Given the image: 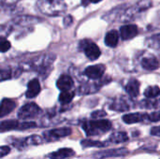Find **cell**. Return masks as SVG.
<instances>
[{"instance_id":"8","label":"cell","mask_w":160,"mask_h":159,"mask_svg":"<svg viewBox=\"0 0 160 159\" xmlns=\"http://www.w3.org/2000/svg\"><path fill=\"white\" fill-rule=\"evenodd\" d=\"M105 66L104 65H95V66H90L88 67L85 71H84V74L90 78V79H93V80H97V79H99L103 76L104 72H105Z\"/></svg>"},{"instance_id":"21","label":"cell","mask_w":160,"mask_h":159,"mask_svg":"<svg viewBox=\"0 0 160 159\" xmlns=\"http://www.w3.org/2000/svg\"><path fill=\"white\" fill-rule=\"evenodd\" d=\"M20 123L16 120H8L0 123V130L6 131V130H12V129H18Z\"/></svg>"},{"instance_id":"6","label":"cell","mask_w":160,"mask_h":159,"mask_svg":"<svg viewBox=\"0 0 160 159\" xmlns=\"http://www.w3.org/2000/svg\"><path fill=\"white\" fill-rule=\"evenodd\" d=\"M129 151L126 148H119V149H108L104 151H99L94 154V157L96 159L110 158V157H119L127 156Z\"/></svg>"},{"instance_id":"23","label":"cell","mask_w":160,"mask_h":159,"mask_svg":"<svg viewBox=\"0 0 160 159\" xmlns=\"http://www.w3.org/2000/svg\"><path fill=\"white\" fill-rule=\"evenodd\" d=\"M74 96H75V93L70 92L69 90L68 91H62V93L59 96V101L62 104H68V103L71 102Z\"/></svg>"},{"instance_id":"2","label":"cell","mask_w":160,"mask_h":159,"mask_svg":"<svg viewBox=\"0 0 160 159\" xmlns=\"http://www.w3.org/2000/svg\"><path fill=\"white\" fill-rule=\"evenodd\" d=\"M38 7L43 13L49 15L61 14L66 10V4L61 0H39Z\"/></svg>"},{"instance_id":"25","label":"cell","mask_w":160,"mask_h":159,"mask_svg":"<svg viewBox=\"0 0 160 159\" xmlns=\"http://www.w3.org/2000/svg\"><path fill=\"white\" fill-rule=\"evenodd\" d=\"M160 89L158 86H150L144 91V96L147 98H154L159 96Z\"/></svg>"},{"instance_id":"28","label":"cell","mask_w":160,"mask_h":159,"mask_svg":"<svg viewBox=\"0 0 160 159\" xmlns=\"http://www.w3.org/2000/svg\"><path fill=\"white\" fill-rule=\"evenodd\" d=\"M37 127V124L34 122H23V123H20L18 129L19 130H25V129H30V128H34Z\"/></svg>"},{"instance_id":"1","label":"cell","mask_w":160,"mask_h":159,"mask_svg":"<svg viewBox=\"0 0 160 159\" xmlns=\"http://www.w3.org/2000/svg\"><path fill=\"white\" fill-rule=\"evenodd\" d=\"M82 129L87 136H98L112 129V123L105 119H94L85 121L82 125Z\"/></svg>"},{"instance_id":"34","label":"cell","mask_w":160,"mask_h":159,"mask_svg":"<svg viewBox=\"0 0 160 159\" xmlns=\"http://www.w3.org/2000/svg\"><path fill=\"white\" fill-rule=\"evenodd\" d=\"M101 0H82V4L83 5V6H87V5H89L90 3H98V2H100Z\"/></svg>"},{"instance_id":"10","label":"cell","mask_w":160,"mask_h":159,"mask_svg":"<svg viewBox=\"0 0 160 159\" xmlns=\"http://www.w3.org/2000/svg\"><path fill=\"white\" fill-rule=\"evenodd\" d=\"M120 35L123 39H131L138 35V27L135 24H126L120 28Z\"/></svg>"},{"instance_id":"12","label":"cell","mask_w":160,"mask_h":159,"mask_svg":"<svg viewBox=\"0 0 160 159\" xmlns=\"http://www.w3.org/2000/svg\"><path fill=\"white\" fill-rule=\"evenodd\" d=\"M40 92V84L38 79H33L28 82L27 90L25 93V97L27 98H33L37 97Z\"/></svg>"},{"instance_id":"9","label":"cell","mask_w":160,"mask_h":159,"mask_svg":"<svg viewBox=\"0 0 160 159\" xmlns=\"http://www.w3.org/2000/svg\"><path fill=\"white\" fill-rule=\"evenodd\" d=\"M123 121L126 124H129V125L145 122L148 121V113H140V112L128 113L123 116Z\"/></svg>"},{"instance_id":"7","label":"cell","mask_w":160,"mask_h":159,"mask_svg":"<svg viewBox=\"0 0 160 159\" xmlns=\"http://www.w3.org/2000/svg\"><path fill=\"white\" fill-rule=\"evenodd\" d=\"M71 134V129L69 127H60L54 128L49 131H46L43 134V137L46 141H56L65 137H68Z\"/></svg>"},{"instance_id":"22","label":"cell","mask_w":160,"mask_h":159,"mask_svg":"<svg viewBox=\"0 0 160 159\" xmlns=\"http://www.w3.org/2000/svg\"><path fill=\"white\" fill-rule=\"evenodd\" d=\"M146 45L152 49H160V34L154 35L147 38Z\"/></svg>"},{"instance_id":"19","label":"cell","mask_w":160,"mask_h":159,"mask_svg":"<svg viewBox=\"0 0 160 159\" xmlns=\"http://www.w3.org/2000/svg\"><path fill=\"white\" fill-rule=\"evenodd\" d=\"M118 40H119V35L115 30H112L108 32L105 36V44L108 45L109 47H115L118 44Z\"/></svg>"},{"instance_id":"16","label":"cell","mask_w":160,"mask_h":159,"mask_svg":"<svg viewBox=\"0 0 160 159\" xmlns=\"http://www.w3.org/2000/svg\"><path fill=\"white\" fill-rule=\"evenodd\" d=\"M126 91L131 97H138L140 94V82L135 79H131L126 86Z\"/></svg>"},{"instance_id":"24","label":"cell","mask_w":160,"mask_h":159,"mask_svg":"<svg viewBox=\"0 0 160 159\" xmlns=\"http://www.w3.org/2000/svg\"><path fill=\"white\" fill-rule=\"evenodd\" d=\"M109 142H96V141H91V140H83L82 141L81 144L83 147H106Z\"/></svg>"},{"instance_id":"30","label":"cell","mask_w":160,"mask_h":159,"mask_svg":"<svg viewBox=\"0 0 160 159\" xmlns=\"http://www.w3.org/2000/svg\"><path fill=\"white\" fill-rule=\"evenodd\" d=\"M10 78H11V71L9 69L0 70V82L10 79Z\"/></svg>"},{"instance_id":"17","label":"cell","mask_w":160,"mask_h":159,"mask_svg":"<svg viewBox=\"0 0 160 159\" xmlns=\"http://www.w3.org/2000/svg\"><path fill=\"white\" fill-rule=\"evenodd\" d=\"M142 66L144 69L147 70H156L159 67L160 63L159 61L154 57V56H150V57H145L142 59Z\"/></svg>"},{"instance_id":"26","label":"cell","mask_w":160,"mask_h":159,"mask_svg":"<svg viewBox=\"0 0 160 159\" xmlns=\"http://www.w3.org/2000/svg\"><path fill=\"white\" fill-rule=\"evenodd\" d=\"M141 107L146 109H160L159 100H143L141 103Z\"/></svg>"},{"instance_id":"29","label":"cell","mask_w":160,"mask_h":159,"mask_svg":"<svg viewBox=\"0 0 160 159\" xmlns=\"http://www.w3.org/2000/svg\"><path fill=\"white\" fill-rule=\"evenodd\" d=\"M160 121V112H155L148 114V122H159Z\"/></svg>"},{"instance_id":"18","label":"cell","mask_w":160,"mask_h":159,"mask_svg":"<svg viewBox=\"0 0 160 159\" xmlns=\"http://www.w3.org/2000/svg\"><path fill=\"white\" fill-rule=\"evenodd\" d=\"M128 141V136L126 132L119 131V132H114L112 133L108 140L109 143H122L126 142Z\"/></svg>"},{"instance_id":"4","label":"cell","mask_w":160,"mask_h":159,"mask_svg":"<svg viewBox=\"0 0 160 159\" xmlns=\"http://www.w3.org/2000/svg\"><path fill=\"white\" fill-rule=\"evenodd\" d=\"M80 47L81 49L85 52V55L92 61L97 60L99 56H100V50L98 47V45L90 40H82L80 43Z\"/></svg>"},{"instance_id":"15","label":"cell","mask_w":160,"mask_h":159,"mask_svg":"<svg viewBox=\"0 0 160 159\" xmlns=\"http://www.w3.org/2000/svg\"><path fill=\"white\" fill-rule=\"evenodd\" d=\"M43 140L41 137L38 136V135H33L30 137L25 138L22 142L20 141L18 142L19 143H16L15 146L17 147H25V146H32V145H38L40 143H42Z\"/></svg>"},{"instance_id":"20","label":"cell","mask_w":160,"mask_h":159,"mask_svg":"<svg viewBox=\"0 0 160 159\" xmlns=\"http://www.w3.org/2000/svg\"><path fill=\"white\" fill-rule=\"evenodd\" d=\"M129 108H130L129 104L125 99L114 100L110 105V109L112 111H116V112H127L129 110Z\"/></svg>"},{"instance_id":"13","label":"cell","mask_w":160,"mask_h":159,"mask_svg":"<svg viewBox=\"0 0 160 159\" xmlns=\"http://www.w3.org/2000/svg\"><path fill=\"white\" fill-rule=\"evenodd\" d=\"M75 155V152L70 148H62L49 156L50 159H68Z\"/></svg>"},{"instance_id":"31","label":"cell","mask_w":160,"mask_h":159,"mask_svg":"<svg viewBox=\"0 0 160 159\" xmlns=\"http://www.w3.org/2000/svg\"><path fill=\"white\" fill-rule=\"evenodd\" d=\"M91 116L93 119H101L102 117L106 116V112L104 111H97V112H94L91 114Z\"/></svg>"},{"instance_id":"27","label":"cell","mask_w":160,"mask_h":159,"mask_svg":"<svg viewBox=\"0 0 160 159\" xmlns=\"http://www.w3.org/2000/svg\"><path fill=\"white\" fill-rule=\"evenodd\" d=\"M10 46H11L10 42L7 38H5L3 37H0V52H8L10 49Z\"/></svg>"},{"instance_id":"32","label":"cell","mask_w":160,"mask_h":159,"mask_svg":"<svg viewBox=\"0 0 160 159\" xmlns=\"http://www.w3.org/2000/svg\"><path fill=\"white\" fill-rule=\"evenodd\" d=\"M10 152V148L8 146H0V158L6 157Z\"/></svg>"},{"instance_id":"5","label":"cell","mask_w":160,"mask_h":159,"mask_svg":"<svg viewBox=\"0 0 160 159\" xmlns=\"http://www.w3.org/2000/svg\"><path fill=\"white\" fill-rule=\"evenodd\" d=\"M40 112L39 107L36 103H27L22 106L18 112V117L22 120H27L35 118Z\"/></svg>"},{"instance_id":"35","label":"cell","mask_w":160,"mask_h":159,"mask_svg":"<svg viewBox=\"0 0 160 159\" xmlns=\"http://www.w3.org/2000/svg\"><path fill=\"white\" fill-rule=\"evenodd\" d=\"M19 0H0V3L1 4H7V5H12V4H15L17 3Z\"/></svg>"},{"instance_id":"11","label":"cell","mask_w":160,"mask_h":159,"mask_svg":"<svg viewBox=\"0 0 160 159\" xmlns=\"http://www.w3.org/2000/svg\"><path fill=\"white\" fill-rule=\"evenodd\" d=\"M16 107L14 100L9 98H4L0 103V118L9 114Z\"/></svg>"},{"instance_id":"33","label":"cell","mask_w":160,"mask_h":159,"mask_svg":"<svg viewBox=\"0 0 160 159\" xmlns=\"http://www.w3.org/2000/svg\"><path fill=\"white\" fill-rule=\"evenodd\" d=\"M151 135L153 136H156V137H160V126L158 127H154L151 128V131H150Z\"/></svg>"},{"instance_id":"14","label":"cell","mask_w":160,"mask_h":159,"mask_svg":"<svg viewBox=\"0 0 160 159\" xmlns=\"http://www.w3.org/2000/svg\"><path fill=\"white\" fill-rule=\"evenodd\" d=\"M73 80L68 75H62L56 82V85L58 89L61 91H68L73 87Z\"/></svg>"},{"instance_id":"3","label":"cell","mask_w":160,"mask_h":159,"mask_svg":"<svg viewBox=\"0 0 160 159\" xmlns=\"http://www.w3.org/2000/svg\"><path fill=\"white\" fill-rule=\"evenodd\" d=\"M151 6H152L151 0H141L136 5L124 10V12L121 14V21H124V22L132 21L136 18V16L139 13L148 9Z\"/></svg>"}]
</instances>
